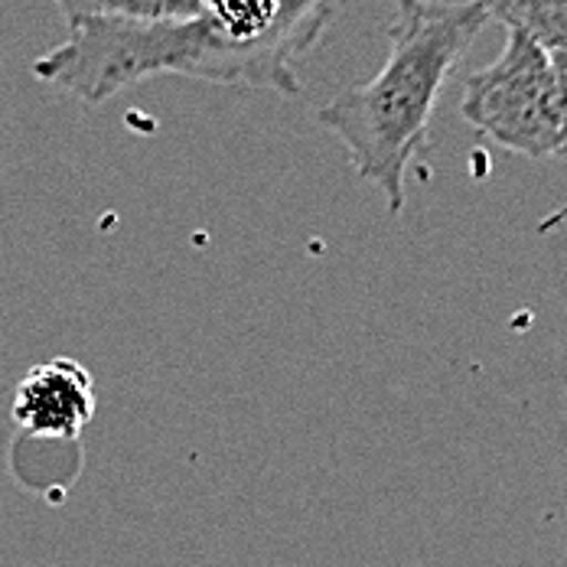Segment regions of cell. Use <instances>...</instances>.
Segmentation results:
<instances>
[{"label": "cell", "instance_id": "7", "mask_svg": "<svg viewBox=\"0 0 567 567\" xmlns=\"http://www.w3.org/2000/svg\"><path fill=\"white\" fill-rule=\"evenodd\" d=\"M555 69H558V85H561V105H565V137H561V151L558 157L567 161V53H555Z\"/></svg>", "mask_w": 567, "mask_h": 567}, {"label": "cell", "instance_id": "3", "mask_svg": "<svg viewBox=\"0 0 567 567\" xmlns=\"http://www.w3.org/2000/svg\"><path fill=\"white\" fill-rule=\"evenodd\" d=\"M460 114L483 137L528 161L558 157L565 105L558 69L548 50L509 30L496 62L466 75Z\"/></svg>", "mask_w": 567, "mask_h": 567}, {"label": "cell", "instance_id": "4", "mask_svg": "<svg viewBox=\"0 0 567 567\" xmlns=\"http://www.w3.org/2000/svg\"><path fill=\"white\" fill-rule=\"evenodd\" d=\"M10 414L30 437L75 441L95 417V382L75 359L33 365L17 382Z\"/></svg>", "mask_w": 567, "mask_h": 567}, {"label": "cell", "instance_id": "5", "mask_svg": "<svg viewBox=\"0 0 567 567\" xmlns=\"http://www.w3.org/2000/svg\"><path fill=\"white\" fill-rule=\"evenodd\" d=\"M506 30L525 33L542 50L567 53V0H483Z\"/></svg>", "mask_w": 567, "mask_h": 567}, {"label": "cell", "instance_id": "1", "mask_svg": "<svg viewBox=\"0 0 567 567\" xmlns=\"http://www.w3.org/2000/svg\"><path fill=\"white\" fill-rule=\"evenodd\" d=\"M340 0H203L196 17L164 23L82 20L33 75L99 105L151 75L297 95V62L330 27Z\"/></svg>", "mask_w": 567, "mask_h": 567}, {"label": "cell", "instance_id": "2", "mask_svg": "<svg viewBox=\"0 0 567 567\" xmlns=\"http://www.w3.org/2000/svg\"><path fill=\"white\" fill-rule=\"evenodd\" d=\"M395 10L382 72L317 112L346 144L355 176L379 186L389 216L404 209V176L431 137L447 75L493 20L483 0H395Z\"/></svg>", "mask_w": 567, "mask_h": 567}, {"label": "cell", "instance_id": "6", "mask_svg": "<svg viewBox=\"0 0 567 567\" xmlns=\"http://www.w3.org/2000/svg\"><path fill=\"white\" fill-rule=\"evenodd\" d=\"M65 23L82 20H124V23H164L196 17L203 0H56Z\"/></svg>", "mask_w": 567, "mask_h": 567}]
</instances>
